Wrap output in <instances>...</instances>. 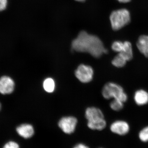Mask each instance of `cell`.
<instances>
[{
	"mask_svg": "<svg viewBox=\"0 0 148 148\" xmlns=\"http://www.w3.org/2000/svg\"><path fill=\"white\" fill-rule=\"evenodd\" d=\"M139 138L143 142L148 141V126L144 128L139 133Z\"/></svg>",
	"mask_w": 148,
	"mask_h": 148,
	"instance_id": "e0dca14e",
	"label": "cell"
},
{
	"mask_svg": "<svg viewBox=\"0 0 148 148\" xmlns=\"http://www.w3.org/2000/svg\"><path fill=\"white\" fill-rule=\"evenodd\" d=\"M17 134L22 138L27 139L32 138L34 134V129L32 125L28 123H24L17 126L16 128Z\"/></svg>",
	"mask_w": 148,
	"mask_h": 148,
	"instance_id": "9c48e42d",
	"label": "cell"
},
{
	"mask_svg": "<svg viewBox=\"0 0 148 148\" xmlns=\"http://www.w3.org/2000/svg\"><path fill=\"white\" fill-rule=\"evenodd\" d=\"M15 88L14 80L8 76H3L0 78V93L9 95L13 92Z\"/></svg>",
	"mask_w": 148,
	"mask_h": 148,
	"instance_id": "52a82bcc",
	"label": "cell"
},
{
	"mask_svg": "<svg viewBox=\"0 0 148 148\" xmlns=\"http://www.w3.org/2000/svg\"><path fill=\"white\" fill-rule=\"evenodd\" d=\"M85 116L88 120L87 126L92 130H101L106 126V122L104 115L101 110L90 107L86 110Z\"/></svg>",
	"mask_w": 148,
	"mask_h": 148,
	"instance_id": "7a4b0ae2",
	"label": "cell"
},
{
	"mask_svg": "<svg viewBox=\"0 0 148 148\" xmlns=\"http://www.w3.org/2000/svg\"><path fill=\"white\" fill-rule=\"evenodd\" d=\"M119 2L122 3H127L131 1V0H117Z\"/></svg>",
	"mask_w": 148,
	"mask_h": 148,
	"instance_id": "44dd1931",
	"label": "cell"
},
{
	"mask_svg": "<svg viewBox=\"0 0 148 148\" xmlns=\"http://www.w3.org/2000/svg\"><path fill=\"white\" fill-rule=\"evenodd\" d=\"M134 100L138 106L146 105L148 103V92L143 89L137 90L134 95Z\"/></svg>",
	"mask_w": 148,
	"mask_h": 148,
	"instance_id": "8fae6325",
	"label": "cell"
},
{
	"mask_svg": "<svg viewBox=\"0 0 148 148\" xmlns=\"http://www.w3.org/2000/svg\"><path fill=\"white\" fill-rule=\"evenodd\" d=\"M102 95L106 99L114 98L119 100L123 103L127 99V94L121 86L113 82L106 84L102 90Z\"/></svg>",
	"mask_w": 148,
	"mask_h": 148,
	"instance_id": "277c9868",
	"label": "cell"
},
{
	"mask_svg": "<svg viewBox=\"0 0 148 148\" xmlns=\"http://www.w3.org/2000/svg\"><path fill=\"white\" fill-rule=\"evenodd\" d=\"M77 123V120L75 117L66 116L59 120L58 125L64 133L71 134L75 131Z\"/></svg>",
	"mask_w": 148,
	"mask_h": 148,
	"instance_id": "8992f818",
	"label": "cell"
},
{
	"mask_svg": "<svg viewBox=\"0 0 148 148\" xmlns=\"http://www.w3.org/2000/svg\"><path fill=\"white\" fill-rule=\"evenodd\" d=\"M137 47L140 52L148 58V36H140L137 42Z\"/></svg>",
	"mask_w": 148,
	"mask_h": 148,
	"instance_id": "30bf717a",
	"label": "cell"
},
{
	"mask_svg": "<svg viewBox=\"0 0 148 148\" xmlns=\"http://www.w3.org/2000/svg\"><path fill=\"white\" fill-rule=\"evenodd\" d=\"M3 148H20L19 145L14 141H11L6 143Z\"/></svg>",
	"mask_w": 148,
	"mask_h": 148,
	"instance_id": "ac0fdd59",
	"label": "cell"
},
{
	"mask_svg": "<svg viewBox=\"0 0 148 148\" xmlns=\"http://www.w3.org/2000/svg\"><path fill=\"white\" fill-rule=\"evenodd\" d=\"M124 46V42L120 41H116L112 45V49L115 52L120 53L122 51Z\"/></svg>",
	"mask_w": 148,
	"mask_h": 148,
	"instance_id": "2e32d148",
	"label": "cell"
},
{
	"mask_svg": "<svg viewBox=\"0 0 148 148\" xmlns=\"http://www.w3.org/2000/svg\"><path fill=\"white\" fill-rule=\"evenodd\" d=\"M129 125L126 122L117 121L114 122L110 126L112 132L119 135H125L129 132Z\"/></svg>",
	"mask_w": 148,
	"mask_h": 148,
	"instance_id": "ba28073f",
	"label": "cell"
},
{
	"mask_svg": "<svg viewBox=\"0 0 148 148\" xmlns=\"http://www.w3.org/2000/svg\"><path fill=\"white\" fill-rule=\"evenodd\" d=\"M1 102H0V110H1Z\"/></svg>",
	"mask_w": 148,
	"mask_h": 148,
	"instance_id": "603a6c76",
	"label": "cell"
},
{
	"mask_svg": "<svg viewBox=\"0 0 148 148\" xmlns=\"http://www.w3.org/2000/svg\"><path fill=\"white\" fill-rule=\"evenodd\" d=\"M7 5V0H0V11L4 10Z\"/></svg>",
	"mask_w": 148,
	"mask_h": 148,
	"instance_id": "d6986e66",
	"label": "cell"
},
{
	"mask_svg": "<svg viewBox=\"0 0 148 148\" xmlns=\"http://www.w3.org/2000/svg\"><path fill=\"white\" fill-rule=\"evenodd\" d=\"M110 18L112 28L114 31H118L125 27L129 24L131 19L130 13L126 9L113 11Z\"/></svg>",
	"mask_w": 148,
	"mask_h": 148,
	"instance_id": "3957f363",
	"label": "cell"
},
{
	"mask_svg": "<svg viewBox=\"0 0 148 148\" xmlns=\"http://www.w3.org/2000/svg\"><path fill=\"white\" fill-rule=\"evenodd\" d=\"M44 89L46 92H52L55 89V84L54 81L51 78L46 79L43 83Z\"/></svg>",
	"mask_w": 148,
	"mask_h": 148,
	"instance_id": "4fadbf2b",
	"label": "cell"
},
{
	"mask_svg": "<svg viewBox=\"0 0 148 148\" xmlns=\"http://www.w3.org/2000/svg\"><path fill=\"white\" fill-rule=\"evenodd\" d=\"M72 47L73 50L90 53L95 58H99L103 53L108 52L98 37L89 34L85 31L80 32L76 38L73 40Z\"/></svg>",
	"mask_w": 148,
	"mask_h": 148,
	"instance_id": "6da1fadb",
	"label": "cell"
},
{
	"mask_svg": "<svg viewBox=\"0 0 148 148\" xmlns=\"http://www.w3.org/2000/svg\"><path fill=\"white\" fill-rule=\"evenodd\" d=\"M75 75L81 82L87 83L90 82L92 79L93 70L90 66L81 64L77 68Z\"/></svg>",
	"mask_w": 148,
	"mask_h": 148,
	"instance_id": "5b68a950",
	"label": "cell"
},
{
	"mask_svg": "<svg viewBox=\"0 0 148 148\" xmlns=\"http://www.w3.org/2000/svg\"><path fill=\"white\" fill-rule=\"evenodd\" d=\"M119 53L127 61L132 60L133 57V51L131 43L129 41L124 42L123 49Z\"/></svg>",
	"mask_w": 148,
	"mask_h": 148,
	"instance_id": "7c38bea8",
	"label": "cell"
},
{
	"mask_svg": "<svg viewBox=\"0 0 148 148\" xmlns=\"http://www.w3.org/2000/svg\"><path fill=\"white\" fill-rule=\"evenodd\" d=\"M127 61L119 53L112 61V64L115 67L118 68H121L124 67L127 63Z\"/></svg>",
	"mask_w": 148,
	"mask_h": 148,
	"instance_id": "5bb4252c",
	"label": "cell"
},
{
	"mask_svg": "<svg viewBox=\"0 0 148 148\" xmlns=\"http://www.w3.org/2000/svg\"><path fill=\"white\" fill-rule=\"evenodd\" d=\"M73 148H89L87 146L83 144H79L76 145Z\"/></svg>",
	"mask_w": 148,
	"mask_h": 148,
	"instance_id": "ffe728a7",
	"label": "cell"
},
{
	"mask_svg": "<svg viewBox=\"0 0 148 148\" xmlns=\"http://www.w3.org/2000/svg\"><path fill=\"white\" fill-rule=\"evenodd\" d=\"M75 1H77L79 2H84V1L85 0H75Z\"/></svg>",
	"mask_w": 148,
	"mask_h": 148,
	"instance_id": "7402d4cb",
	"label": "cell"
},
{
	"mask_svg": "<svg viewBox=\"0 0 148 148\" xmlns=\"http://www.w3.org/2000/svg\"><path fill=\"white\" fill-rule=\"evenodd\" d=\"M111 108L114 111H119L123 108V103L119 100L114 99L110 104Z\"/></svg>",
	"mask_w": 148,
	"mask_h": 148,
	"instance_id": "9a60e30c",
	"label": "cell"
}]
</instances>
